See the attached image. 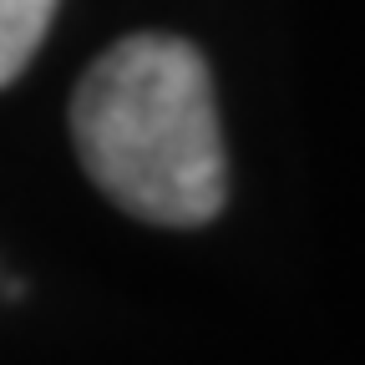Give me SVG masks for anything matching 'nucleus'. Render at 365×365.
<instances>
[{
	"mask_svg": "<svg viewBox=\"0 0 365 365\" xmlns=\"http://www.w3.org/2000/svg\"><path fill=\"white\" fill-rule=\"evenodd\" d=\"M91 182L127 213L198 228L223 208L228 168L203 56L178 36H127L91 61L71 97Z\"/></svg>",
	"mask_w": 365,
	"mask_h": 365,
	"instance_id": "1",
	"label": "nucleus"
},
{
	"mask_svg": "<svg viewBox=\"0 0 365 365\" xmlns=\"http://www.w3.org/2000/svg\"><path fill=\"white\" fill-rule=\"evenodd\" d=\"M56 0H0V86H11L51 31Z\"/></svg>",
	"mask_w": 365,
	"mask_h": 365,
	"instance_id": "2",
	"label": "nucleus"
}]
</instances>
